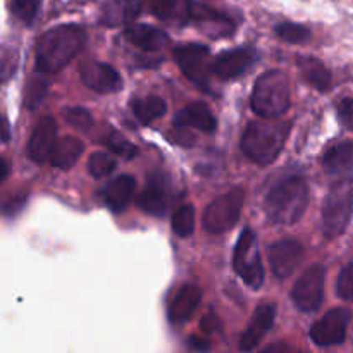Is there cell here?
Masks as SVG:
<instances>
[{
	"mask_svg": "<svg viewBox=\"0 0 353 353\" xmlns=\"http://www.w3.org/2000/svg\"><path fill=\"white\" fill-rule=\"evenodd\" d=\"M85 38V30L78 24H61L48 30L37 43V71L52 74L64 69L81 52Z\"/></svg>",
	"mask_w": 353,
	"mask_h": 353,
	"instance_id": "cell-1",
	"label": "cell"
},
{
	"mask_svg": "<svg viewBox=\"0 0 353 353\" xmlns=\"http://www.w3.org/2000/svg\"><path fill=\"white\" fill-rule=\"evenodd\" d=\"M350 312L347 309H333L321 317L310 330V340L319 347H333L343 343L347 338Z\"/></svg>",
	"mask_w": 353,
	"mask_h": 353,
	"instance_id": "cell-10",
	"label": "cell"
},
{
	"mask_svg": "<svg viewBox=\"0 0 353 353\" xmlns=\"http://www.w3.org/2000/svg\"><path fill=\"white\" fill-rule=\"evenodd\" d=\"M81 81L97 93H116L123 88L119 72L105 62H86L79 69Z\"/></svg>",
	"mask_w": 353,
	"mask_h": 353,
	"instance_id": "cell-13",
	"label": "cell"
},
{
	"mask_svg": "<svg viewBox=\"0 0 353 353\" xmlns=\"http://www.w3.org/2000/svg\"><path fill=\"white\" fill-rule=\"evenodd\" d=\"M219 326V319H217L216 314H209L202 319V331L203 333H214Z\"/></svg>",
	"mask_w": 353,
	"mask_h": 353,
	"instance_id": "cell-37",
	"label": "cell"
},
{
	"mask_svg": "<svg viewBox=\"0 0 353 353\" xmlns=\"http://www.w3.org/2000/svg\"><path fill=\"white\" fill-rule=\"evenodd\" d=\"M290 99L292 95L288 76L283 71L272 69L255 81L252 92V109L261 117L274 119L290 109Z\"/></svg>",
	"mask_w": 353,
	"mask_h": 353,
	"instance_id": "cell-4",
	"label": "cell"
},
{
	"mask_svg": "<svg viewBox=\"0 0 353 353\" xmlns=\"http://www.w3.org/2000/svg\"><path fill=\"white\" fill-rule=\"evenodd\" d=\"M10 140V126L9 121L3 114H0V143H7Z\"/></svg>",
	"mask_w": 353,
	"mask_h": 353,
	"instance_id": "cell-40",
	"label": "cell"
},
{
	"mask_svg": "<svg viewBox=\"0 0 353 353\" xmlns=\"http://www.w3.org/2000/svg\"><path fill=\"white\" fill-rule=\"evenodd\" d=\"M309 205V188L300 176L283 179L265 196V212L276 224H295Z\"/></svg>",
	"mask_w": 353,
	"mask_h": 353,
	"instance_id": "cell-3",
	"label": "cell"
},
{
	"mask_svg": "<svg viewBox=\"0 0 353 353\" xmlns=\"http://www.w3.org/2000/svg\"><path fill=\"white\" fill-rule=\"evenodd\" d=\"M245 193L243 190L236 188L221 195L214 200L203 212V228L212 234H221L230 231L238 223L243 207Z\"/></svg>",
	"mask_w": 353,
	"mask_h": 353,
	"instance_id": "cell-7",
	"label": "cell"
},
{
	"mask_svg": "<svg viewBox=\"0 0 353 353\" xmlns=\"http://www.w3.org/2000/svg\"><path fill=\"white\" fill-rule=\"evenodd\" d=\"M45 92H47V81H43V79H33L26 88V105L30 109L38 107V103L45 97Z\"/></svg>",
	"mask_w": 353,
	"mask_h": 353,
	"instance_id": "cell-35",
	"label": "cell"
},
{
	"mask_svg": "<svg viewBox=\"0 0 353 353\" xmlns=\"http://www.w3.org/2000/svg\"><path fill=\"white\" fill-rule=\"evenodd\" d=\"M255 54L250 48H234V50L223 52L212 62V72L219 79H234L247 72L254 65Z\"/></svg>",
	"mask_w": 353,
	"mask_h": 353,
	"instance_id": "cell-15",
	"label": "cell"
},
{
	"mask_svg": "<svg viewBox=\"0 0 353 353\" xmlns=\"http://www.w3.org/2000/svg\"><path fill=\"white\" fill-rule=\"evenodd\" d=\"M276 321V305L274 303H264L255 310L254 317H252L250 324H248L247 331L243 333L240 341L241 352H252L261 345L265 334L271 331Z\"/></svg>",
	"mask_w": 353,
	"mask_h": 353,
	"instance_id": "cell-17",
	"label": "cell"
},
{
	"mask_svg": "<svg viewBox=\"0 0 353 353\" xmlns=\"http://www.w3.org/2000/svg\"><path fill=\"white\" fill-rule=\"evenodd\" d=\"M336 293L341 300L353 303V262L341 269L338 276Z\"/></svg>",
	"mask_w": 353,
	"mask_h": 353,
	"instance_id": "cell-34",
	"label": "cell"
},
{
	"mask_svg": "<svg viewBox=\"0 0 353 353\" xmlns=\"http://www.w3.org/2000/svg\"><path fill=\"white\" fill-rule=\"evenodd\" d=\"M174 126L192 128V130H200L203 133H212V131H216L217 123L209 107H205L203 103H193V105L185 107L176 114Z\"/></svg>",
	"mask_w": 353,
	"mask_h": 353,
	"instance_id": "cell-21",
	"label": "cell"
},
{
	"mask_svg": "<svg viewBox=\"0 0 353 353\" xmlns=\"http://www.w3.org/2000/svg\"><path fill=\"white\" fill-rule=\"evenodd\" d=\"M10 172V165L9 162L6 161V159L0 157V183H3L7 179V176H9Z\"/></svg>",
	"mask_w": 353,
	"mask_h": 353,
	"instance_id": "cell-41",
	"label": "cell"
},
{
	"mask_svg": "<svg viewBox=\"0 0 353 353\" xmlns=\"http://www.w3.org/2000/svg\"><path fill=\"white\" fill-rule=\"evenodd\" d=\"M138 207L150 216L162 217L169 209V185L165 176L152 174L138 196Z\"/></svg>",
	"mask_w": 353,
	"mask_h": 353,
	"instance_id": "cell-16",
	"label": "cell"
},
{
	"mask_svg": "<svg viewBox=\"0 0 353 353\" xmlns=\"http://www.w3.org/2000/svg\"><path fill=\"white\" fill-rule=\"evenodd\" d=\"M41 0H12V10L23 23L31 24L38 16Z\"/></svg>",
	"mask_w": 353,
	"mask_h": 353,
	"instance_id": "cell-32",
	"label": "cell"
},
{
	"mask_svg": "<svg viewBox=\"0 0 353 353\" xmlns=\"http://www.w3.org/2000/svg\"><path fill=\"white\" fill-rule=\"evenodd\" d=\"M140 9V0H107L100 9V23L109 28L123 26L137 19Z\"/></svg>",
	"mask_w": 353,
	"mask_h": 353,
	"instance_id": "cell-19",
	"label": "cell"
},
{
	"mask_svg": "<svg viewBox=\"0 0 353 353\" xmlns=\"http://www.w3.org/2000/svg\"><path fill=\"white\" fill-rule=\"evenodd\" d=\"M24 202H26V199H16V200H10L9 203H7L6 207H3V212L7 214V216H14V214L19 212L21 209H23Z\"/></svg>",
	"mask_w": 353,
	"mask_h": 353,
	"instance_id": "cell-39",
	"label": "cell"
},
{
	"mask_svg": "<svg viewBox=\"0 0 353 353\" xmlns=\"http://www.w3.org/2000/svg\"><path fill=\"white\" fill-rule=\"evenodd\" d=\"M116 169V161L105 152H97L90 157L88 171L93 178H105Z\"/></svg>",
	"mask_w": 353,
	"mask_h": 353,
	"instance_id": "cell-29",
	"label": "cell"
},
{
	"mask_svg": "<svg viewBox=\"0 0 353 353\" xmlns=\"http://www.w3.org/2000/svg\"><path fill=\"white\" fill-rule=\"evenodd\" d=\"M338 119L348 131H353V99H343L338 103Z\"/></svg>",
	"mask_w": 353,
	"mask_h": 353,
	"instance_id": "cell-36",
	"label": "cell"
},
{
	"mask_svg": "<svg viewBox=\"0 0 353 353\" xmlns=\"http://www.w3.org/2000/svg\"><path fill=\"white\" fill-rule=\"evenodd\" d=\"M172 230L178 236L186 238L195 231V209L192 205H183L172 216Z\"/></svg>",
	"mask_w": 353,
	"mask_h": 353,
	"instance_id": "cell-27",
	"label": "cell"
},
{
	"mask_svg": "<svg viewBox=\"0 0 353 353\" xmlns=\"http://www.w3.org/2000/svg\"><path fill=\"white\" fill-rule=\"evenodd\" d=\"M303 245L299 240H281L269 247V264L278 278L285 279L296 271L303 261Z\"/></svg>",
	"mask_w": 353,
	"mask_h": 353,
	"instance_id": "cell-11",
	"label": "cell"
},
{
	"mask_svg": "<svg viewBox=\"0 0 353 353\" xmlns=\"http://www.w3.org/2000/svg\"><path fill=\"white\" fill-rule=\"evenodd\" d=\"M107 145L112 148V152H116L119 157L126 159V161H131L137 155V147L131 141H128L123 134L116 133V131H112L110 137L107 138Z\"/></svg>",
	"mask_w": 353,
	"mask_h": 353,
	"instance_id": "cell-33",
	"label": "cell"
},
{
	"mask_svg": "<svg viewBox=\"0 0 353 353\" xmlns=\"http://www.w3.org/2000/svg\"><path fill=\"white\" fill-rule=\"evenodd\" d=\"M323 168L327 174L350 178L353 172V141H341L326 152Z\"/></svg>",
	"mask_w": 353,
	"mask_h": 353,
	"instance_id": "cell-20",
	"label": "cell"
},
{
	"mask_svg": "<svg viewBox=\"0 0 353 353\" xmlns=\"http://www.w3.org/2000/svg\"><path fill=\"white\" fill-rule=\"evenodd\" d=\"M324 279L326 271L321 264L310 265L295 283L292 292L293 303L303 314H312L319 310L324 299Z\"/></svg>",
	"mask_w": 353,
	"mask_h": 353,
	"instance_id": "cell-9",
	"label": "cell"
},
{
	"mask_svg": "<svg viewBox=\"0 0 353 353\" xmlns=\"http://www.w3.org/2000/svg\"><path fill=\"white\" fill-rule=\"evenodd\" d=\"M57 141V123L52 116H45L34 126L28 141V157L37 164L50 161V154Z\"/></svg>",
	"mask_w": 353,
	"mask_h": 353,
	"instance_id": "cell-14",
	"label": "cell"
},
{
	"mask_svg": "<svg viewBox=\"0 0 353 353\" xmlns=\"http://www.w3.org/2000/svg\"><path fill=\"white\" fill-rule=\"evenodd\" d=\"M202 300V290L195 285H185L178 290L169 303V319L174 324H183L193 316Z\"/></svg>",
	"mask_w": 353,
	"mask_h": 353,
	"instance_id": "cell-18",
	"label": "cell"
},
{
	"mask_svg": "<svg viewBox=\"0 0 353 353\" xmlns=\"http://www.w3.org/2000/svg\"><path fill=\"white\" fill-rule=\"evenodd\" d=\"M186 16L193 21V24L200 28L203 33L209 34L210 38H224L230 37L234 31V24L230 17L210 7L200 6V3L188 2L186 6Z\"/></svg>",
	"mask_w": 353,
	"mask_h": 353,
	"instance_id": "cell-12",
	"label": "cell"
},
{
	"mask_svg": "<svg viewBox=\"0 0 353 353\" xmlns=\"http://www.w3.org/2000/svg\"><path fill=\"white\" fill-rule=\"evenodd\" d=\"M290 134V124L285 121H254L247 126L241 140L245 155L255 164L268 165L279 155Z\"/></svg>",
	"mask_w": 353,
	"mask_h": 353,
	"instance_id": "cell-2",
	"label": "cell"
},
{
	"mask_svg": "<svg viewBox=\"0 0 353 353\" xmlns=\"http://www.w3.org/2000/svg\"><path fill=\"white\" fill-rule=\"evenodd\" d=\"M134 188H137V181H134L133 176L123 174L114 179L105 188V202L110 207V210L123 212L133 199Z\"/></svg>",
	"mask_w": 353,
	"mask_h": 353,
	"instance_id": "cell-23",
	"label": "cell"
},
{
	"mask_svg": "<svg viewBox=\"0 0 353 353\" xmlns=\"http://www.w3.org/2000/svg\"><path fill=\"white\" fill-rule=\"evenodd\" d=\"M85 147L81 140L74 137H64L55 141L54 150L50 154V162L57 169H71L81 157Z\"/></svg>",
	"mask_w": 353,
	"mask_h": 353,
	"instance_id": "cell-24",
	"label": "cell"
},
{
	"mask_svg": "<svg viewBox=\"0 0 353 353\" xmlns=\"http://www.w3.org/2000/svg\"><path fill=\"white\" fill-rule=\"evenodd\" d=\"M174 59L178 62L183 74L199 85L200 88H209L210 72H212V62H210V52L205 45L186 43L179 45L174 50Z\"/></svg>",
	"mask_w": 353,
	"mask_h": 353,
	"instance_id": "cell-8",
	"label": "cell"
},
{
	"mask_svg": "<svg viewBox=\"0 0 353 353\" xmlns=\"http://www.w3.org/2000/svg\"><path fill=\"white\" fill-rule=\"evenodd\" d=\"M353 216V179L341 178L327 193L323 207V231L326 238L345 233Z\"/></svg>",
	"mask_w": 353,
	"mask_h": 353,
	"instance_id": "cell-5",
	"label": "cell"
},
{
	"mask_svg": "<svg viewBox=\"0 0 353 353\" xmlns=\"http://www.w3.org/2000/svg\"><path fill=\"white\" fill-rule=\"evenodd\" d=\"M152 12L164 21H174L179 16V0H147Z\"/></svg>",
	"mask_w": 353,
	"mask_h": 353,
	"instance_id": "cell-30",
	"label": "cell"
},
{
	"mask_svg": "<svg viewBox=\"0 0 353 353\" xmlns=\"http://www.w3.org/2000/svg\"><path fill=\"white\" fill-rule=\"evenodd\" d=\"M124 38L133 47L141 48L143 52H159L168 45V34L162 30L147 24H137L124 31Z\"/></svg>",
	"mask_w": 353,
	"mask_h": 353,
	"instance_id": "cell-22",
	"label": "cell"
},
{
	"mask_svg": "<svg viewBox=\"0 0 353 353\" xmlns=\"http://www.w3.org/2000/svg\"><path fill=\"white\" fill-rule=\"evenodd\" d=\"M233 264L240 278L252 286L254 290H259L264 283V268H262L261 252H259L257 236L250 228L241 231L238 243L234 247Z\"/></svg>",
	"mask_w": 353,
	"mask_h": 353,
	"instance_id": "cell-6",
	"label": "cell"
},
{
	"mask_svg": "<svg viewBox=\"0 0 353 353\" xmlns=\"http://www.w3.org/2000/svg\"><path fill=\"white\" fill-rule=\"evenodd\" d=\"M276 34H278L281 40L288 41V43H305L310 38L309 28L302 26V24L296 23H281L276 26Z\"/></svg>",
	"mask_w": 353,
	"mask_h": 353,
	"instance_id": "cell-28",
	"label": "cell"
},
{
	"mask_svg": "<svg viewBox=\"0 0 353 353\" xmlns=\"http://www.w3.org/2000/svg\"><path fill=\"white\" fill-rule=\"evenodd\" d=\"M165 110H168V107H165L164 99H161V97L157 95H147L141 97V99L133 100L134 116H137V119L143 124H148L152 123V121L162 117L165 114Z\"/></svg>",
	"mask_w": 353,
	"mask_h": 353,
	"instance_id": "cell-26",
	"label": "cell"
},
{
	"mask_svg": "<svg viewBox=\"0 0 353 353\" xmlns=\"http://www.w3.org/2000/svg\"><path fill=\"white\" fill-rule=\"evenodd\" d=\"M188 347L192 348V350H196V352H209L210 350V343L207 340H200V338H188Z\"/></svg>",
	"mask_w": 353,
	"mask_h": 353,
	"instance_id": "cell-38",
	"label": "cell"
},
{
	"mask_svg": "<svg viewBox=\"0 0 353 353\" xmlns=\"http://www.w3.org/2000/svg\"><path fill=\"white\" fill-rule=\"evenodd\" d=\"M299 69L303 79L319 92H326L331 86V72L319 59L316 57H299Z\"/></svg>",
	"mask_w": 353,
	"mask_h": 353,
	"instance_id": "cell-25",
	"label": "cell"
},
{
	"mask_svg": "<svg viewBox=\"0 0 353 353\" xmlns=\"http://www.w3.org/2000/svg\"><path fill=\"white\" fill-rule=\"evenodd\" d=\"M64 117L76 130L88 131L93 126V117L90 116L88 110L81 109V107H69V109L64 110Z\"/></svg>",
	"mask_w": 353,
	"mask_h": 353,
	"instance_id": "cell-31",
	"label": "cell"
}]
</instances>
